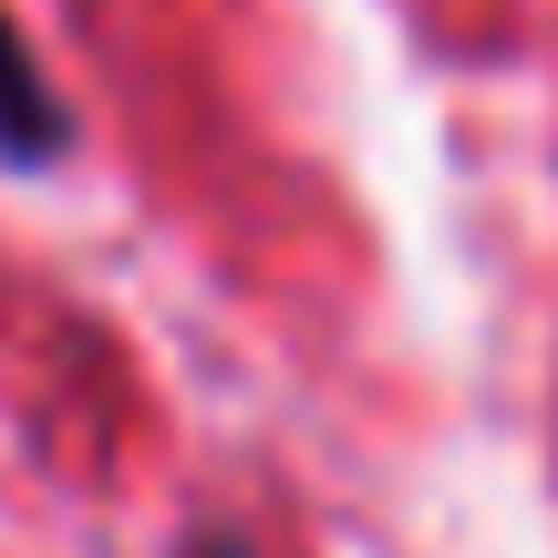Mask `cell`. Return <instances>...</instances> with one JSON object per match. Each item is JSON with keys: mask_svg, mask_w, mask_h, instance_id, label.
Wrapping results in <instances>:
<instances>
[{"mask_svg": "<svg viewBox=\"0 0 558 558\" xmlns=\"http://www.w3.org/2000/svg\"><path fill=\"white\" fill-rule=\"evenodd\" d=\"M186 558H259V548H248V538H239V527H207V538H197V548H186Z\"/></svg>", "mask_w": 558, "mask_h": 558, "instance_id": "cell-2", "label": "cell"}, {"mask_svg": "<svg viewBox=\"0 0 558 558\" xmlns=\"http://www.w3.org/2000/svg\"><path fill=\"white\" fill-rule=\"evenodd\" d=\"M62 145H73L62 94L32 62V41L11 32V11H0V166H11V177H41V166H62Z\"/></svg>", "mask_w": 558, "mask_h": 558, "instance_id": "cell-1", "label": "cell"}]
</instances>
